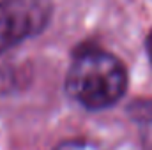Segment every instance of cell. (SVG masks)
Here are the masks:
<instances>
[{"label":"cell","instance_id":"cell-2","mask_svg":"<svg viewBox=\"0 0 152 150\" xmlns=\"http://www.w3.org/2000/svg\"><path fill=\"white\" fill-rule=\"evenodd\" d=\"M51 12V0H0V55L39 36Z\"/></svg>","mask_w":152,"mask_h":150},{"label":"cell","instance_id":"cell-1","mask_svg":"<svg viewBox=\"0 0 152 150\" xmlns=\"http://www.w3.org/2000/svg\"><path fill=\"white\" fill-rule=\"evenodd\" d=\"M129 76L120 58L99 48L76 51L66 74V92L90 111L115 106L127 92Z\"/></svg>","mask_w":152,"mask_h":150},{"label":"cell","instance_id":"cell-3","mask_svg":"<svg viewBox=\"0 0 152 150\" xmlns=\"http://www.w3.org/2000/svg\"><path fill=\"white\" fill-rule=\"evenodd\" d=\"M127 113L131 122L136 125L142 150H152V99H134L129 104Z\"/></svg>","mask_w":152,"mask_h":150},{"label":"cell","instance_id":"cell-5","mask_svg":"<svg viewBox=\"0 0 152 150\" xmlns=\"http://www.w3.org/2000/svg\"><path fill=\"white\" fill-rule=\"evenodd\" d=\"M145 48H147V55H149V58H151V62H152V32L145 39Z\"/></svg>","mask_w":152,"mask_h":150},{"label":"cell","instance_id":"cell-4","mask_svg":"<svg viewBox=\"0 0 152 150\" xmlns=\"http://www.w3.org/2000/svg\"><path fill=\"white\" fill-rule=\"evenodd\" d=\"M53 150H104L101 149L97 143L88 141V140H66L58 143Z\"/></svg>","mask_w":152,"mask_h":150}]
</instances>
